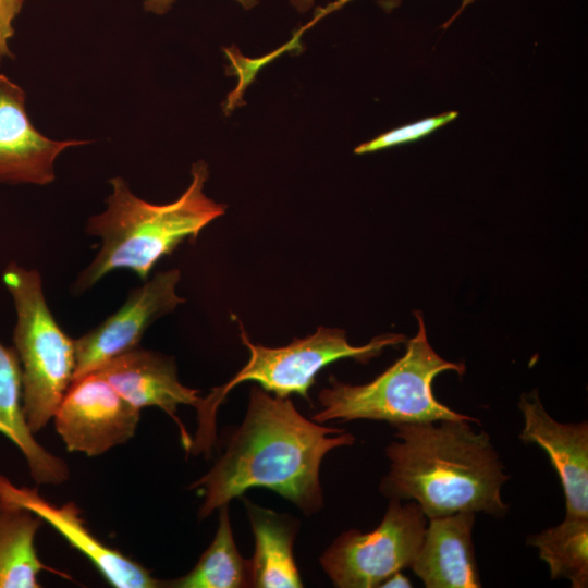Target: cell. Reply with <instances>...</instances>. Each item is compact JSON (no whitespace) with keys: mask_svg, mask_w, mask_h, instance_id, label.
Wrapping results in <instances>:
<instances>
[{"mask_svg":"<svg viewBox=\"0 0 588 588\" xmlns=\"http://www.w3.org/2000/svg\"><path fill=\"white\" fill-rule=\"evenodd\" d=\"M354 442L343 429L304 417L289 397L254 385L245 417L224 453L189 486L204 497L198 517H208L254 488L272 490L304 514H315L323 505L319 477L323 457Z\"/></svg>","mask_w":588,"mask_h":588,"instance_id":"6da1fadb","label":"cell"},{"mask_svg":"<svg viewBox=\"0 0 588 588\" xmlns=\"http://www.w3.org/2000/svg\"><path fill=\"white\" fill-rule=\"evenodd\" d=\"M469 420L399 424L385 449L390 470L380 491L390 499L415 501L427 518L457 512L501 517L507 504L501 487L507 480L490 437Z\"/></svg>","mask_w":588,"mask_h":588,"instance_id":"7a4b0ae2","label":"cell"},{"mask_svg":"<svg viewBox=\"0 0 588 588\" xmlns=\"http://www.w3.org/2000/svg\"><path fill=\"white\" fill-rule=\"evenodd\" d=\"M191 183L169 204H151L132 193L121 176L109 180L111 194L106 209L90 216L85 231L101 240L93 261L72 285L79 294L114 270H130L147 280L157 262L184 241H195L210 222L224 215L226 206L204 193L209 176L204 160L193 163Z\"/></svg>","mask_w":588,"mask_h":588,"instance_id":"3957f363","label":"cell"},{"mask_svg":"<svg viewBox=\"0 0 588 588\" xmlns=\"http://www.w3.org/2000/svg\"><path fill=\"white\" fill-rule=\"evenodd\" d=\"M414 314L418 330L407 342L404 355L364 384L345 383L331 376L330 387L318 395L321 409L313 416L314 421L371 419L393 426L460 419L478 422L436 399L432 391L436 377L449 370L462 376L465 366L442 358L432 348L422 314Z\"/></svg>","mask_w":588,"mask_h":588,"instance_id":"277c9868","label":"cell"},{"mask_svg":"<svg viewBox=\"0 0 588 588\" xmlns=\"http://www.w3.org/2000/svg\"><path fill=\"white\" fill-rule=\"evenodd\" d=\"M241 340L249 351L247 363L226 383L213 388L196 408L198 428L192 443L194 454L211 455L217 441L218 407L236 385L252 381L277 396L298 394L309 401L308 391L324 367L345 358L367 364L385 347L403 343L405 336L387 333L355 346L348 342L343 329L320 327L315 333L294 339L285 346L267 347L254 344L241 326Z\"/></svg>","mask_w":588,"mask_h":588,"instance_id":"5b68a950","label":"cell"},{"mask_svg":"<svg viewBox=\"0 0 588 588\" xmlns=\"http://www.w3.org/2000/svg\"><path fill=\"white\" fill-rule=\"evenodd\" d=\"M2 282L16 314L12 340L22 370L23 409L36 433L53 418L74 379L75 343L54 319L38 270L10 261Z\"/></svg>","mask_w":588,"mask_h":588,"instance_id":"8992f818","label":"cell"},{"mask_svg":"<svg viewBox=\"0 0 588 588\" xmlns=\"http://www.w3.org/2000/svg\"><path fill=\"white\" fill-rule=\"evenodd\" d=\"M427 517L411 501L390 499L383 519L369 532H342L321 554L319 562L335 587L372 588L411 567L421 546Z\"/></svg>","mask_w":588,"mask_h":588,"instance_id":"52a82bcc","label":"cell"},{"mask_svg":"<svg viewBox=\"0 0 588 588\" xmlns=\"http://www.w3.org/2000/svg\"><path fill=\"white\" fill-rule=\"evenodd\" d=\"M139 417V409L93 371L72 381L52 419L69 452L93 457L131 440Z\"/></svg>","mask_w":588,"mask_h":588,"instance_id":"ba28073f","label":"cell"},{"mask_svg":"<svg viewBox=\"0 0 588 588\" xmlns=\"http://www.w3.org/2000/svg\"><path fill=\"white\" fill-rule=\"evenodd\" d=\"M180 269L159 271L132 289L122 306L101 323L74 340V379L96 371L113 357L139 346L147 328L173 311L184 298L176 294ZM73 379V380H74Z\"/></svg>","mask_w":588,"mask_h":588,"instance_id":"9c48e42d","label":"cell"},{"mask_svg":"<svg viewBox=\"0 0 588 588\" xmlns=\"http://www.w3.org/2000/svg\"><path fill=\"white\" fill-rule=\"evenodd\" d=\"M0 498L32 511L82 553L105 580L115 588H157L162 581L149 569L106 544L87 527L74 502L56 505L37 488L17 487L0 475Z\"/></svg>","mask_w":588,"mask_h":588,"instance_id":"30bf717a","label":"cell"},{"mask_svg":"<svg viewBox=\"0 0 588 588\" xmlns=\"http://www.w3.org/2000/svg\"><path fill=\"white\" fill-rule=\"evenodd\" d=\"M25 100V91L0 74V183L47 185L58 156L90 142L46 137L30 122Z\"/></svg>","mask_w":588,"mask_h":588,"instance_id":"8fae6325","label":"cell"},{"mask_svg":"<svg viewBox=\"0 0 588 588\" xmlns=\"http://www.w3.org/2000/svg\"><path fill=\"white\" fill-rule=\"evenodd\" d=\"M519 438L541 448L556 471L565 497L566 518H588V425L562 424L544 409L537 391L524 393Z\"/></svg>","mask_w":588,"mask_h":588,"instance_id":"7c38bea8","label":"cell"},{"mask_svg":"<svg viewBox=\"0 0 588 588\" xmlns=\"http://www.w3.org/2000/svg\"><path fill=\"white\" fill-rule=\"evenodd\" d=\"M132 406H156L179 426L181 441L189 452L193 440L176 415L180 405L198 407L199 391L181 383L173 357L137 346L97 369Z\"/></svg>","mask_w":588,"mask_h":588,"instance_id":"4fadbf2b","label":"cell"},{"mask_svg":"<svg viewBox=\"0 0 588 588\" xmlns=\"http://www.w3.org/2000/svg\"><path fill=\"white\" fill-rule=\"evenodd\" d=\"M411 566L427 588H478L480 575L471 539L474 512L428 518Z\"/></svg>","mask_w":588,"mask_h":588,"instance_id":"5bb4252c","label":"cell"},{"mask_svg":"<svg viewBox=\"0 0 588 588\" xmlns=\"http://www.w3.org/2000/svg\"><path fill=\"white\" fill-rule=\"evenodd\" d=\"M0 433L24 455L38 485H60L69 479L65 461L47 451L34 437L23 409L22 370L14 347L0 342Z\"/></svg>","mask_w":588,"mask_h":588,"instance_id":"9a60e30c","label":"cell"},{"mask_svg":"<svg viewBox=\"0 0 588 588\" xmlns=\"http://www.w3.org/2000/svg\"><path fill=\"white\" fill-rule=\"evenodd\" d=\"M244 501L255 538V552L250 560L252 587H303L293 553L299 522L247 499Z\"/></svg>","mask_w":588,"mask_h":588,"instance_id":"2e32d148","label":"cell"},{"mask_svg":"<svg viewBox=\"0 0 588 588\" xmlns=\"http://www.w3.org/2000/svg\"><path fill=\"white\" fill-rule=\"evenodd\" d=\"M42 519L32 511L0 498V588H39L42 571L35 547Z\"/></svg>","mask_w":588,"mask_h":588,"instance_id":"e0dca14e","label":"cell"},{"mask_svg":"<svg viewBox=\"0 0 588 588\" xmlns=\"http://www.w3.org/2000/svg\"><path fill=\"white\" fill-rule=\"evenodd\" d=\"M162 587H252L250 560L244 559L235 544L228 505L219 509V524L215 538L196 565L184 576L162 583Z\"/></svg>","mask_w":588,"mask_h":588,"instance_id":"ac0fdd59","label":"cell"},{"mask_svg":"<svg viewBox=\"0 0 588 588\" xmlns=\"http://www.w3.org/2000/svg\"><path fill=\"white\" fill-rule=\"evenodd\" d=\"M550 567L551 578H567L574 588L588 584V518H564L528 539Z\"/></svg>","mask_w":588,"mask_h":588,"instance_id":"d6986e66","label":"cell"},{"mask_svg":"<svg viewBox=\"0 0 588 588\" xmlns=\"http://www.w3.org/2000/svg\"><path fill=\"white\" fill-rule=\"evenodd\" d=\"M457 115V111H450L400 126L383 133L369 142L360 144L354 149V152L363 155L420 139L455 120Z\"/></svg>","mask_w":588,"mask_h":588,"instance_id":"ffe728a7","label":"cell"},{"mask_svg":"<svg viewBox=\"0 0 588 588\" xmlns=\"http://www.w3.org/2000/svg\"><path fill=\"white\" fill-rule=\"evenodd\" d=\"M304 28L302 27L294 34L292 39L281 47L280 49L258 59H249L250 66L247 63V60L236 47L225 48L224 52L230 60V69L232 72L238 76V85L232 90L229 95L228 100L223 107L225 112L232 111L236 105H241V100L244 94L245 88L250 84L255 73L267 62L273 60L277 56L289 49H295V47H301L299 38L303 34Z\"/></svg>","mask_w":588,"mask_h":588,"instance_id":"44dd1931","label":"cell"},{"mask_svg":"<svg viewBox=\"0 0 588 588\" xmlns=\"http://www.w3.org/2000/svg\"><path fill=\"white\" fill-rule=\"evenodd\" d=\"M25 0H0V61L14 58L9 41L14 36L13 22L20 14Z\"/></svg>","mask_w":588,"mask_h":588,"instance_id":"7402d4cb","label":"cell"},{"mask_svg":"<svg viewBox=\"0 0 588 588\" xmlns=\"http://www.w3.org/2000/svg\"><path fill=\"white\" fill-rule=\"evenodd\" d=\"M243 9L250 10L255 8L259 0H235ZM175 0H144V10L158 15L169 12Z\"/></svg>","mask_w":588,"mask_h":588,"instance_id":"603a6c76","label":"cell"},{"mask_svg":"<svg viewBox=\"0 0 588 588\" xmlns=\"http://www.w3.org/2000/svg\"><path fill=\"white\" fill-rule=\"evenodd\" d=\"M348 1L351 0H335L331 3H329L326 8L323 9H320V11H318L314 19L307 24L309 27L316 23L318 20H320L322 16H324L326 14L328 13H331L333 12L334 10L341 8L343 4L347 3ZM395 1H399V0H384L385 3H388L390 7H392ZM475 0H463L462 1V5L461 8L457 10V12L448 21L446 24L443 25V27H448L453 20H455L460 14L461 12L465 9L466 5L470 4L471 2H474Z\"/></svg>","mask_w":588,"mask_h":588,"instance_id":"cb8c5ba5","label":"cell"},{"mask_svg":"<svg viewBox=\"0 0 588 588\" xmlns=\"http://www.w3.org/2000/svg\"><path fill=\"white\" fill-rule=\"evenodd\" d=\"M379 587H412V584L409 579L400 571L385 578Z\"/></svg>","mask_w":588,"mask_h":588,"instance_id":"d4e9b609","label":"cell"},{"mask_svg":"<svg viewBox=\"0 0 588 588\" xmlns=\"http://www.w3.org/2000/svg\"><path fill=\"white\" fill-rule=\"evenodd\" d=\"M291 5L298 12V13H306L308 12L311 7L315 3V0H289Z\"/></svg>","mask_w":588,"mask_h":588,"instance_id":"484cf974","label":"cell"}]
</instances>
